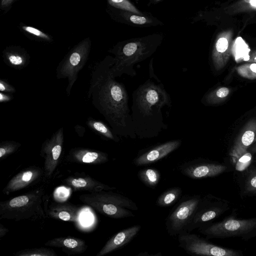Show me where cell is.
I'll return each instance as SVG.
<instances>
[{
    "mask_svg": "<svg viewBox=\"0 0 256 256\" xmlns=\"http://www.w3.org/2000/svg\"><path fill=\"white\" fill-rule=\"evenodd\" d=\"M87 54V45L82 44L72 52L62 66L60 74L64 78H68L70 90L76 79L78 72L84 64Z\"/></svg>",
    "mask_w": 256,
    "mask_h": 256,
    "instance_id": "30bf717a",
    "label": "cell"
},
{
    "mask_svg": "<svg viewBox=\"0 0 256 256\" xmlns=\"http://www.w3.org/2000/svg\"><path fill=\"white\" fill-rule=\"evenodd\" d=\"M252 152L247 150L239 156L232 160L236 170L243 172L250 165L252 161Z\"/></svg>",
    "mask_w": 256,
    "mask_h": 256,
    "instance_id": "ac0fdd59",
    "label": "cell"
},
{
    "mask_svg": "<svg viewBox=\"0 0 256 256\" xmlns=\"http://www.w3.org/2000/svg\"><path fill=\"white\" fill-rule=\"evenodd\" d=\"M130 20L132 23L140 25L144 24L148 22L146 18L137 14L131 15L130 16Z\"/></svg>",
    "mask_w": 256,
    "mask_h": 256,
    "instance_id": "83f0119b",
    "label": "cell"
},
{
    "mask_svg": "<svg viewBox=\"0 0 256 256\" xmlns=\"http://www.w3.org/2000/svg\"><path fill=\"white\" fill-rule=\"evenodd\" d=\"M201 198L198 195L185 196L170 211L166 220V230L170 236H178L186 232Z\"/></svg>",
    "mask_w": 256,
    "mask_h": 256,
    "instance_id": "8992f818",
    "label": "cell"
},
{
    "mask_svg": "<svg viewBox=\"0 0 256 256\" xmlns=\"http://www.w3.org/2000/svg\"><path fill=\"white\" fill-rule=\"evenodd\" d=\"M198 229L207 238L240 237L248 240L256 236V217L238 219L230 216L221 222L206 224Z\"/></svg>",
    "mask_w": 256,
    "mask_h": 256,
    "instance_id": "277c9868",
    "label": "cell"
},
{
    "mask_svg": "<svg viewBox=\"0 0 256 256\" xmlns=\"http://www.w3.org/2000/svg\"><path fill=\"white\" fill-rule=\"evenodd\" d=\"M92 128L97 132L104 135L105 137L116 142L120 140L119 138L112 131L110 130L104 124L100 122H91Z\"/></svg>",
    "mask_w": 256,
    "mask_h": 256,
    "instance_id": "44dd1931",
    "label": "cell"
},
{
    "mask_svg": "<svg viewBox=\"0 0 256 256\" xmlns=\"http://www.w3.org/2000/svg\"><path fill=\"white\" fill-rule=\"evenodd\" d=\"M62 152V146L60 144L54 145L52 149V158L54 161L58 160Z\"/></svg>",
    "mask_w": 256,
    "mask_h": 256,
    "instance_id": "f1b7e54d",
    "label": "cell"
},
{
    "mask_svg": "<svg viewBox=\"0 0 256 256\" xmlns=\"http://www.w3.org/2000/svg\"><path fill=\"white\" fill-rule=\"evenodd\" d=\"M179 246L194 256H241L242 252L214 244L198 236L184 232L178 235Z\"/></svg>",
    "mask_w": 256,
    "mask_h": 256,
    "instance_id": "5b68a950",
    "label": "cell"
},
{
    "mask_svg": "<svg viewBox=\"0 0 256 256\" xmlns=\"http://www.w3.org/2000/svg\"><path fill=\"white\" fill-rule=\"evenodd\" d=\"M140 228V226L136 225L118 232L106 242L98 256L106 254L127 244L138 233Z\"/></svg>",
    "mask_w": 256,
    "mask_h": 256,
    "instance_id": "4fadbf2b",
    "label": "cell"
},
{
    "mask_svg": "<svg viewBox=\"0 0 256 256\" xmlns=\"http://www.w3.org/2000/svg\"><path fill=\"white\" fill-rule=\"evenodd\" d=\"M9 62L13 66H22L24 63V58L16 54H10L8 55Z\"/></svg>",
    "mask_w": 256,
    "mask_h": 256,
    "instance_id": "d4e9b609",
    "label": "cell"
},
{
    "mask_svg": "<svg viewBox=\"0 0 256 256\" xmlns=\"http://www.w3.org/2000/svg\"><path fill=\"white\" fill-rule=\"evenodd\" d=\"M22 29L26 31V32L31 34H34L36 36L44 38L46 40H49L50 38L49 36L44 34V32H42V31L38 30L37 28H34L29 26H24L22 27Z\"/></svg>",
    "mask_w": 256,
    "mask_h": 256,
    "instance_id": "484cf974",
    "label": "cell"
},
{
    "mask_svg": "<svg viewBox=\"0 0 256 256\" xmlns=\"http://www.w3.org/2000/svg\"><path fill=\"white\" fill-rule=\"evenodd\" d=\"M227 168L222 164L196 159L183 164L180 166L179 170L186 176L200 179L217 176L224 172Z\"/></svg>",
    "mask_w": 256,
    "mask_h": 256,
    "instance_id": "ba28073f",
    "label": "cell"
},
{
    "mask_svg": "<svg viewBox=\"0 0 256 256\" xmlns=\"http://www.w3.org/2000/svg\"><path fill=\"white\" fill-rule=\"evenodd\" d=\"M80 243V242L72 238H64L62 240V244L69 248L74 249L78 248Z\"/></svg>",
    "mask_w": 256,
    "mask_h": 256,
    "instance_id": "4316f807",
    "label": "cell"
},
{
    "mask_svg": "<svg viewBox=\"0 0 256 256\" xmlns=\"http://www.w3.org/2000/svg\"><path fill=\"white\" fill-rule=\"evenodd\" d=\"M249 4L253 7H256V0H250Z\"/></svg>",
    "mask_w": 256,
    "mask_h": 256,
    "instance_id": "8d00e7d4",
    "label": "cell"
},
{
    "mask_svg": "<svg viewBox=\"0 0 256 256\" xmlns=\"http://www.w3.org/2000/svg\"><path fill=\"white\" fill-rule=\"evenodd\" d=\"M109 3L114 6L128 10L136 14L140 12L128 0H108Z\"/></svg>",
    "mask_w": 256,
    "mask_h": 256,
    "instance_id": "603a6c76",
    "label": "cell"
},
{
    "mask_svg": "<svg viewBox=\"0 0 256 256\" xmlns=\"http://www.w3.org/2000/svg\"><path fill=\"white\" fill-rule=\"evenodd\" d=\"M10 99V98L6 94H4L2 93H0V101L1 102H3L8 101Z\"/></svg>",
    "mask_w": 256,
    "mask_h": 256,
    "instance_id": "836d02e7",
    "label": "cell"
},
{
    "mask_svg": "<svg viewBox=\"0 0 256 256\" xmlns=\"http://www.w3.org/2000/svg\"><path fill=\"white\" fill-rule=\"evenodd\" d=\"M160 43L158 38H144L131 40L118 46L114 50L115 58L111 70L114 76L126 74L132 77L136 75L134 68L136 64L150 57Z\"/></svg>",
    "mask_w": 256,
    "mask_h": 256,
    "instance_id": "3957f363",
    "label": "cell"
},
{
    "mask_svg": "<svg viewBox=\"0 0 256 256\" xmlns=\"http://www.w3.org/2000/svg\"><path fill=\"white\" fill-rule=\"evenodd\" d=\"M113 58L102 64L96 81L98 109L110 123L116 135L132 139L136 138L128 96L124 85L116 80L111 70Z\"/></svg>",
    "mask_w": 256,
    "mask_h": 256,
    "instance_id": "7a4b0ae2",
    "label": "cell"
},
{
    "mask_svg": "<svg viewBox=\"0 0 256 256\" xmlns=\"http://www.w3.org/2000/svg\"><path fill=\"white\" fill-rule=\"evenodd\" d=\"M12 88L6 84V82H2V80L0 82V90L1 92L7 91V92H12Z\"/></svg>",
    "mask_w": 256,
    "mask_h": 256,
    "instance_id": "1f68e13d",
    "label": "cell"
},
{
    "mask_svg": "<svg viewBox=\"0 0 256 256\" xmlns=\"http://www.w3.org/2000/svg\"><path fill=\"white\" fill-rule=\"evenodd\" d=\"M29 202L28 198L26 196H21L14 198L9 202V205L12 208L20 207L26 205Z\"/></svg>",
    "mask_w": 256,
    "mask_h": 256,
    "instance_id": "cb8c5ba5",
    "label": "cell"
},
{
    "mask_svg": "<svg viewBox=\"0 0 256 256\" xmlns=\"http://www.w3.org/2000/svg\"><path fill=\"white\" fill-rule=\"evenodd\" d=\"M34 178V173L26 171L18 174L9 183L8 188L12 190L21 188L29 184Z\"/></svg>",
    "mask_w": 256,
    "mask_h": 256,
    "instance_id": "e0dca14e",
    "label": "cell"
},
{
    "mask_svg": "<svg viewBox=\"0 0 256 256\" xmlns=\"http://www.w3.org/2000/svg\"><path fill=\"white\" fill-rule=\"evenodd\" d=\"M182 194L180 187H173L164 192L157 198L156 204L160 207H168L176 202Z\"/></svg>",
    "mask_w": 256,
    "mask_h": 256,
    "instance_id": "5bb4252c",
    "label": "cell"
},
{
    "mask_svg": "<svg viewBox=\"0 0 256 256\" xmlns=\"http://www.w3.org/2000/svg\"><path fill=\"white\" fill-rule=\"evenodd\" d=\"M71 184L76 188H84L88 184V183L84 179L79 178L72 180L71 181Z\"/></svg>",
    "mask_w": 256,
    "mask_h": 256,
    "instance_id": "f546056e",
    "label": "cell"
},
{
    "mask_svg": "<svg viewBox=\"0 0 256 256\" xmlns=\"http://www.w3.org/2000/svg\"><path fill=\"white\" fill-rule=\"evenodd\" d=\"M250 0H244V1L246 2V3H248L250 2Z\"/></svg>",
    "mask_w": 256,
    "mask_h": 256,
    "instance_id": "74e56055",
    "label": "cell"
},
{
    "mask_svg": "<svg viewBox=\"0 0 256 256\" xmlns=\"http://www.w3.org/2000/svg\"><path fill=\"white\" fill-rule=\"evenodd\" d=\"M230 90L228 88L219 87L210 91L202 98V102L206 104L213 105L224 101L230 94Z\"/></svg>",
    "mask_w": 256,
    "mask_h": 256,
    "instance_id": "9a60e30c",
    "label": "cell"
},
{
    "mask_svg": "<svg viewBox=\"0 0 256 256\" xmlns=\"http://www.w3.org/2000/svg\"><path fill=\"white\" fill-rule=\"evenodd\" d=\"M182 142L181 140H174L150 147L138 155L134 163L142 166L156 162L178 148Z\"/></svg>",
    "mask_w": 256,
    "mask_h": 256,
    "instance_id": "9c48e42d",
    "label": "cell"
},
{
    "mask_svg": "<svg viewBox=\"0 0 256 256\" xmlns=\"http://www.w3.org/2000/svg\"><path fill=\"white\" fill-rule=\"evenodd\" d=\"M58 218L64 221L69 220L70 219L71 216L69 212L66 211H61L58 213Z\"/></svg>",
    "mask_w": 256,
    "mask_h": 256,
    "instance_id": "4dcf8cb0",
    "label": "cell"
},
{
    "mask_svg": "<svg viewBox=\"0 0 256 256\" xmlns=\"http://www.w3.org/2000/svg\"><path fill=\"white\" fill-rule=\"evenodd\" d=\"M231 34H221L216 39L212 53V63L216 70L226 64L231 54Z\"/></svg>",
    "mask_w": 256,
    "mask_h": 256,
    "instance_id": "7c38bea8",
    "label": "cell"
},
{
    "mask_svg": "<svg viewBox=\"0 0 256 256\" xmlns=\"http://www.w3.org/2000/svg\"><path fill=\"white\" fill-rule=\"evenodd\" d=\"M248 62L256 63V52L252 54Z\"/></svg>",
    "mask_w": 256,
    "mask_h": 256,
    "instance_id": "d6a6232c",
    "label": "cell"
},
{
    "mask_svg": "<svg viewBox=\"0 0 256 256\" xmlns=\"http://www.w3.org/2000/svg\"><path fill=\"white\" fill-rule=\"evenodd\" d=\"M248 150L252 153L256 154V142L252 145Z\"/></svg>",
    "mask_w": 256,
    "mask_h": 256,
    "instance_id": "d590c367",
    "label": "cell"
},
{
    "mask_svg": "<svg viewBox=\"0 0 256 256\" xmlns=\"http://www.w3.org/2000/svg\"><path fill=\"white\" fill-rule=\"evenodd\" d=\"M238 74L248 80L256 79V63L248 62L236 68Z\"/></svg>",
    "mask_w": 256,
    "mask_h": 256,
    "instance_id": "d6986e66",
    "label": "cell"
},
{
    "mask_svg": "<svg viewBox=\"0 0 256 256\" xmlns=\"http://www.w3.org/2000/svg\"><path fill=\"white\" fill-rule=\"evenodd\" d=\"M138 176L142 182L151 188H154L157 186L160 178L159 171L152 168H145L140 170Z\"/></svg>",
    "mask_w": 256,
    "mask_h": 256,
    "instance_id": "2e32d148",
    "label": "cell"
},
{
    "mask_svg": "<svg viewBox=\"0 0 256 256\" xmlns=\"http://www.w3.org/2000/svg\"><path fill=\"white\" fill-rule=\"evenodd\" d=\"M256 142V118L250 120L242 129L232 146L230 156L236 158Z\"/></svg>",
    "mask_w": 256,
    "mask_h": 256,
    "instance_id": "8fae6325",
    "label": "cell"
},
{
    "mask_svg": "<svg viewBox=\"0 0 256 256\" xmlns=\"http://www.w3.org/2000/svg\"><path fill=\"white\" fill-rule=\"evenodd\" d=\"M107 160V156L102 153H98L95 152H86L82 154L80 160L85 163H92L93 162H105Z\"/></svg>",
    "mask_w": 256,
    "mask_h": 256,
    "instance_id": "7402d4cb",
    "label": "cell"
},
{
    "mask_svg": "<svg viewBox=\"0 0 256 256\" xmlns=\"http://www.w3.org/2000/svg\"><path fill=\"white\" fill-rule=\"evenodd\" d=\"M13 0H2L1 2V5L2 7H6L8 6Z\"/></svg>",
    "mask_w": 256,
    "mask_h": 256,
    "instance_id": "e575fe53",
    "label": "cell"
},
{
    "mask_svg": "<svg viewBox=\"0 0 256 256\" xmlns=\"http://www.w3.org/2000/svg\"><path fill=\"white\" fill-rule=\"evenodd\" d=\"M156 0V1H159V0Z\"/></svg>",
    "mask_w": 256,
    "mask_h": 256,
    "instance_id": "f35d334b",
    "label": "cell"
},
{
    "mask_svg": "<svg viewBox=\"0 0 256 256\" xmlns=\"http://www.w3.org/2000/svg\"><path fill=\"white\" fill-rule=\"evenodd\" d=\"M244 190L246 194H256V169L248 172L244 182Z\"/></svg>",
    "mask_w": 256,
    "mask_h": 256,
    "instance_id": "ffe728a7",
    "label": "cell"
},
{
    "mask_svg": "<svg viewBox=\"0 0 256 256\" xmlns=\"http://www.w3.org/2000/svg\"><path fill=\"white\" fill-rule=\"evenodd\" d=\"M149 68L150 78L132 94L131 116L135 134L140 138L156 137L168 129L162 111L172 104L170 94L154 72L152 62Z\"/></svg>",
    "mask_w": 256,
    "mask_h": 256,
    "instance_id": "6da1fadb",
    "label": "cell"
},
{
    "mask_svg": "<svg viewBox=\"0 0 256 256\" xmlns=\"http://www.w3.org/2000/svg\"><path fill=\"white\" fill-rule=\"evenodd\" d=\"M228 208V205L210 194L202 198L195 212L186 228V232H190L199 228L220 216Z\"/></svg>",
    "mask_w": 256,
    "mask_h": 256,
    "instance_id": "52a82bcc",
    "label": "cell"
}]
</instances>
